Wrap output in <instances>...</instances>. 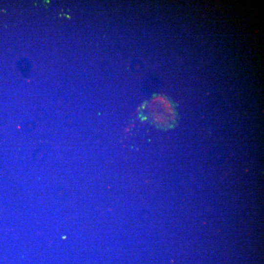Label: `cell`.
Wrapping results in <instances>:
<instances>
[{"label":"cell","mask_w":264,"mask_h":264,"mask_svg":"<svg viewBox=\"0 0 264 264\" xmlns=\"http://www.w3.org/2000/svg\"><path fill=\"white\" fill-rule=\"evenodd\" d=\"M156 109L154 113V120L160 126L167 127L174 122L173 110L164 100L156 101Z\"/></svg>","instance_id":"obj_1"}]
</instances>
